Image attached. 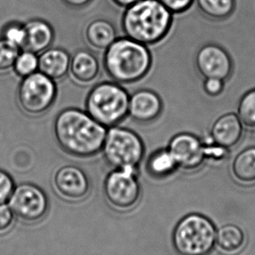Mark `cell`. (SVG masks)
I'll list each match as a JSON object with an SVG mask.
<instances>
[{
    "instance_id": "obj_1",
    "label": "cell",
    "mask_w": 255,
    "mask_h": 255,
    "mask_svg": "<svg viewBox=\"0 0 255 255\" xmlns=\"http://www.w3.org/2000/svg\"><path fill=\"white\" fill-rule=\"evenodd\" d=\"M108 128L87 111L68 108L57 115L53 133L58 144L68 155L86 158L103 149Z\"/></svg>"
},
{
    "instance_id": "obj_2",
    "label": "cell",
    "mask_w": 255,
    "mask_h": 255,
    "mask_svg": "<svg viewBox=\"0 0 255 255\" xmlns=\"http://www.w3.org/2000/svg\"><path fill=\"white\" fill-rule=\"evenodd\" d=\"M172 16L159 0H141L125 8L122 26L126 37L150 46L166 37Z\"/></svg>"
},
{
    "instance_id": "obj_3",
    "label": "cell",
    "mask_w": 255,
    "mask_h": 255,
    "mask_svg": "<svg viewBox=\"0 0 255 255\" xmlns=\"http://www.w3.org/2000/svg\"><path fill=\"white\" fill-rule=\"evenodd\" d=\"M152 56L148 46L128 37L117 39L104 53L103 66L110 78L119 84L142 80L151 68Z\"/></svg>"
},
{
    "instance_id": "obj_4",
    "label": "cell",
    "mask_w": 255,
    "mask_h": 255,
    "mask_svg": "<svg viewBox=\"0 0 255 255\" xmlns=\"http://www.w3.org/2000/svg\"><path fill=\"white\" fill-rule=\"evenodd\" d=\"M129 95L117 82L95 86L86 99V111L107 128L117 126L128 114Z\"/></svg>"
},
{
    "instance_id": "obj_5",
    "label": "cell",
    "mask_w": 255,
    "mask_h": 255,
    "mask_svg": "<svg viewBox=\"0 0 255 255\" xmlns=\"http://www.w3.org/2000/svg\"><path fill=\"white\" fill-rule=\"evenodd\" d=\"M216 227L208 218L190 214L175 227L172 244L179 255H209L216 246Z\"/></svg>"
},
{
    "instance_id": "obj_6",
    "label": "cell",
    "mask_w": 255,
    "mask_h": 255,
    "mask_svg": "<svg viewBox=\"0 0 255 255\" xmlns=\"http://www.w3.org/2000/svg\"><path fill=\"white\" fill-rule=\"evenodd\" d=\"M103 157L110 166L136 170L144 155V144L135 132L127 128H109L102 149Z\"/></svg>"
},
{
    "instance_id": "obj_7",
    "label": "cell",
    "mask_w": 255,
    "mask_h": 255,
    "mask_svg": "<svg viewBox=\"0 0 255 255\" xmlns=\"http://www.w3.org/2000/svg\"><path fill=\"white\" fill-rule=\"evenodd\" d=\"M56 96L55 82L39 71L23 78L17 94L18 106L31 117L46 113L53 105Z\"/></svg>"
},
{
    "instance_id": "obj_8",
    "label": "cell",
    "mask_w": 255,
    "mask_h": 255,
    "mask_svg": "<svg viewBox=\"0 0 255 255\" xmlns=\"http://www.w3.org/2000/svg\"><path fill=\"white\" fill-rule=\"evenodd\" d=\"M141 192L136 170H114L103 182L105 199L114 209L120 212L133 209L141 199Z\"/></svg>"
},
{
    "instance_id": "obj_9",
    "label": "cell",
    "mask_w": 255,
    "mask_h": 255,
    "mask_svg": "<svg viewBox=\"0 0 255 255\" xmlns=\"http://www.w3.org/2000/svg\"><path fill=\"white\" fill-rule=\"evenodd\" d=\"M9 206L14 216L25 222L35 223L42 220L48 210V199L35 184H18L9 199Z\"/></svg>"
},
{
    "instance_id": "obj_10",
    "label": "cell",
    "mask_w": 255,
    "mask_h": 255,
    "mask_svg": "<svg viewBox=\"0 0 255 255\" xmlns=\"http://www.w3.org/2000/svg\"><path fill=\"white\" fill-rule=\"evenodd\" d=\"M170 150L178 168L192 172L199 170L206 162V149L202 141L190 133H180L170 140Z\"/></svg>"
},
{
    "instance_id": "obj_11",
    "label": "cell",
    "mask_w": 255,
    "mask_h": 255,
    "mask_svg": "<svg viewBox=\"0 0 255 255\" xmlns=\"http://www.w3.org/2000/svg\"><path fill=\"white\" fill-rule=\"evenodd\" d=\"M195 66L203 78H218L227 81L234 71L229 53L216 44H206L198 51Z\"/></svg>"
},
{
    "instance_id": "obj_12",
    "label": "cell",
    "mask_w": 255,
    "mask_h": 255,
    "mask_svg": "<svg viewBox=\"0 0 255 255\" xmlns=\"http://www.w3.org/2000/svg\"><path fill=\"white\" fill-rule=\"evenodd\" d=\"M53 185L62 198L70 201H79L87 197L90 182L85 172L77 166L68 165L57 170L53 177Z\"/></svg>"
},
{
    "instance_id": "obj_13",
    "label": "cell",
    "mask_w": 255,
    "mask_h": 255,
    "mask_svg": "<svg viewBox=\"0 0 255 255\" xmlns=\"http://www.w3.org/2000/svg\"><path fill=\"white\" fill-rule=\"evenodd\" d=\"M162 99L150 89H139L129 96L128 114L131 119L148 124L156 120L163 111Z\"/></svg>"
},
{
    "instance_id": "obj_14",
    "label": "cell",
    "mask_w": 255,
    "mask_h": 255,
    "mask_svg": "<svg viewBox=\"0 0 255 255\" xmlns=\"http://www.w3.org/2000/svg\"><path fill=\"white\" fill-rule=\"evenodd\" d=\"M243 130L244 126L237 114L227 113L214 121L210 133L213 142L229 149L241 142Z\"/></svg>"
},
{
    "instance_id": "obj_15",
    "label": "cell",
    "mask_w": 255,
    "mask_h": 255,
    "mask_svg": "<svg viewBox=\"0 0 255 255\" xmlns=\"http://www.w3.org/2000/svg\"><path fill=\"white\" fill-rule=\"evenodd\" d=\"M68 74L76 84L90 85L99 77V60L88 50H79L71 57Z\"/></svg>"
},
{
    "instance_id": "obj_16",
    "label": "cell",
    "mask_w": 255,
    "mask_h": 255,
    "mask_svg": "<svg viewBox=\"0 0 255 255\" xmlns=\"http://www.w3.org/2000/svg\"><path fill=\"white\" fill-rule=\"evenodd\" d=\"M71 57L66 50L49 47L39 56V72L52 79L60 81L68 75Z\"/></svg>"
},
{
    "instance_id": "obj_17",
    "label": "cell",
    "mask_w": 255,
    "mask_h": 255,
    "mask_svg": "<svg viewBox=\"0 0 255 255\" xmlns=\"http://www.w3.org/2000/svg\"><path fill=\"white\" fill-rule=\"evenodd\" d=\"M25 41L23 50L40 54L48 49L53 39L54 31L53 27L42 19H32L24 25Z\"/></svg>"
},
{
    "instance_id": "obj_18",
    "label": "cell",
    "mask_w": 255,
    "mask_h": 255,
    "mask_svg": "<svg viewBox=\"0 0 255 255\" xmlns=\"http://www.w3.org/2000/svg\"><path fill=\"white\" fill-rule=\"evenodd\" d=\"M117 36L115 25L103 18L89 22L84 31L86 42L98 51H105L117 39Z\"/></svg>"
},
{
    "instance_id": "obj_19",
    "label": "cell",
    "mask_w": 255,
    "mask_h": 255,
    "mask_svg": "<svg viewBox=\"0 0 255 255\" xmlns=\"http://www.w3.org/2000/svg\"><path fill=\"white\" fill-rule=\"evenodd\" d=\"M245 245V233L236 225L227 224L217 232V248L225 255H237L243 250Z\"/></svg>"
},
{
    "instance_id": "obj_20",
    "label": "cell",
    "mask_w": 255,
    "mask_h": 255,
    "mask_svg": "<svg viewBox=\"0 0 255 255\" xmlns=\"http://www.w3.org/2000/svg\"><path fill=\"white\" fill-rule=\"evenodd\" d=\"M234 180L244 185L255 184V147H249L239 153L232 168Z\"/></svg>"
},
{
    "instance_id": "obj_21",
    "label": "cell",
    "mask_w": 255,
    "mask_h": 255,
    "mask_svg": "<svg viewBox=\"0 0 255 255\" xmlns=\"http://www.w3.org/2000/svg\"><path fill=\"white\" fill-rule=\"evenodd\" d=\"M177 166L173 156L167 149H160L149 156L147 170L150 176L156 178L168 177L177 170Z\"/></svg>"
},
{
    "instance_id": "obj_22",
    "label": "cell",
    "mask_w": 255,
    "mask_h": 255,
    "mask_svg": "<svg viewBox=\"0 0 255 255\" xmlns=\"http://www.w3.org/2000/svg\"><path fill=\"white\" fill-rule=\"evenodd\" d=\"M199 11L213 20L229 18L235 9V0H196Z\"/></svg>"
},
{
    "instance_id": "obj_23",
    "label": "cell",
    "mask_w": 255,
    "mask_h": 255,
    "mask_svg": "<svg viewBox=\"0 0 255 255\" xmlns=\"http://www.w3.org/2000/svg\"><path fill=\"white\" fill-rule=\"evenodd\" d=\"M237 115L243 126L255 129V89L241 97L238 104Z\"/></svg>"
},
{
    "instance_id": "obj_24",
    "label": "cell",
    "mask_w": 255,
    "mask_h": 255,
    "mask_svg": "<svg viewBox=\"0 0 255 255\" xmlns=\"http://www.w3.org/2000/svg\"><path fill=\"white\" fill-rule=\"evenodd\" d=\"M12 69L15 74L22 79L39 71L38 54L24 50L17 57Z\"/></svg>"
},
{
    "instance_id": "obj_25",
    "label": "cell",
    "mask_w": 255,
    "mask_h": 255,
    "mask_svg": "<svg viewBox=\"0 0 255 255\" xmlns=\"http://www.w3.org/2000/svg\"><path fill=\"white\" fill-rule=\"evenodd\" d=\"M20 48L4 39H0V73H6L13 68Z\"/></svg>"
},
{
    "instance_id": "obj_26",
    "label": "cell",
    "mask_w": 255,
    "mask_h": 255,
    "mask_svg": "<svg viewBox=\"0 0 255 255\" xmlns=\"http://www.w3.org/2000/svg\"><path fill=\"white\" fill-rule=\"evenodd\" d=\"M2 39L22 49L25 41L24 25H22L18 23H10L5 25L2 32Z\"/></svg>"
},
{
    "instance_id": "obj_27",
    "label": "cell",
    "mask_w": 255,
    "mask_h": 255,
    "mask_svg": "<svg viewBox=\"0 0 255 255\" xmlns=\"http://www.w3.org/2000/svg\"><path fill=\"white\" fill-rule=\"evenodd\" d=\"M14 188V182L11 176L4 170H0V204H5L9 201Z\"/></svg>"
},
{
    "instance_id": "obj_28",
    "label": "cell",
    "mask_w": 255,
    "mask_h": 255,
    "mask_svg": "<svg viewBox=\"0 0 255 255\" xmlns=\"http://www.w3.org/2000/svg\"><path fill=\"white\" fill-rule=\"evenodd\" d=\"M160 3L169 10L172 14H179L188 11L194 0H159Z\"/></svg>"
},
{
    "instance_id": "obj_29",
    "label": "cell",
    "mask_w": 255,
    "mask_h": 255,
    "mask_svg": "<svg viewBox=\"0 0 255 255\" xmlns=\"http://www.w3.org/2000/svg\"><path fill=\"white\" fill-rule=\"evenodd\" d=\"M14 220V214L10 206L0 204V234L7 232L11 228Z\"/></svg>"
},
{
    "instance_id": "obj_30",
    "label": "cell",
    "mask_w": 255,
    "mask_h": 255,
    "mask_svg": "<svg viewBox=\"0 0 255 255\" xmlns=\"http://www.w3.org/2000/svg\"><path fill=\"white\" fill-rule=\"evenodd\" d=\"M225 81L218 78H206L204 82V90L210 96H218L223 92Z\"/></svg>"
},
{
    "instance_id": "obj_31",
    "label": "cell",
    "mask_w": 255,
    "mask_h": 255,
    "mask_svg": "<svg viewBox=\"0 0 255 255\" xmlns=\"http://www.w3.org/2000/svg\"><path fill=\"white\" fill-rule=\"evenodd\" d=\"M206 149V159L214 160V161H221L227 156L228 149L223 148L221 146L217 145L213 142L212 145H205Z\"/></svg>"
},
{
    "instance_id": "obj_32",
    "label": "cell",
    "mask_w": 255,
    "mask_h": 255,
    "mask_svg": "<svg viewBox=\"0 0 255 255\" xmlns=\"http://www.w3.org/2000/svg\"><path fill=\"white\" fill-rule=\"evenodd\" d=\"M68 6L75 9H81L90 4L93 0H62Z\"/></svg>"
},
{
    "instance_id": "obj_33",
    "label": "cell",
    "mask_w": 255,
    "mask_h": 255,
    "mask_svg": "<svg viewBox=\"0 0 255 255\" xmlns=\"http://www.w3.org/2000/svg\"><path fill=\"white\" fill-rule=\"evenodd\" d=\"M112 1L120 7L127 8L128 6L135 4V3L141 1V0H112Z\"/></svg>"
}]
</instances>
